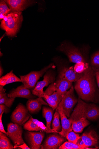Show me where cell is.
<instances>
[{"mask_svg": "<svg viewBox=\"0 0 99 149\" xmlns=\"http://www.w3.org/2000/svg\"><path fill=\"white\" fill-rule=\"evenodd\" d=\"M75 89L79 98L82 100L99 104V88L96 83L95 72L90 64L82 76L76 82Z\"/></svg>", "mask_w": 99, "mask_h": 149, "instance_id": "6da1fadb", "label": "cell"}, {"mask_svg": "<svg viewBox=\"0 0 99 149\" xmlns=\"http://www.w3.org/2000/svg\"><path fill=\"white\" fill-rule=\"evenodd\" d=\"M94 121L99 119V107L94 103H87L80 99L69 119L72 123L81 118Z\"/></svg>", "mask_w": 99, "mask_h": 149, "instance_id": "7a4b0ae2", "label": "cell"}, {"mask_svg": "<svg viewBox=\"0 0 99 149\" xmlns=\"http://www.w3.org/2000/svg\"><path fill=\"white\" fill-rule=\"evenodd\" d=\"M57 50L65 54L70 62L76 63H89L88 54L89 49L82 50L67 42H63L58 47Z\"/></svg>", "mask_w": 99, "mask_h": 149, "instance_id": "3957f363", "label": "cell"}, {"mask_svg": "<svg viewBox=\"0 0 99 149\" xmlns=\"http://www.w3.org/2000/svg\"><path fill=\"white\" fill-rule=\"evenodd\" d=\"M23 20L21 12H11L2 20L1 27L7 36H14L19 31Z\"/></svg>", "mask_w": 99, "mask_h": 149, "instance_id": "277c9868", "label": "cell"}, {"mask_svg": "<svg viewBox=\"0 0 99 149\" xmlns=\"http://www.w3.org/2000/svg\"><path fill=\"white\" fill-rule=\"evenodd\" d=\"M53 61L57 67V79L65 78L70 82H76L82 75L83 73L76 72L74 66H69L66 61L57 58H54Z\"/></svg>", "mask_w": 99, "mask_h": 149, "instance_id": "5b68a950", "label": "cell"}, {"mask_svg": "<svg viewBox=\"0 0 99 149\" xmlns=\"http://www.w3.org/2000/svg\"><path fill=\"white\" fill-rule=\"evenodd\" d=\"M54 66H55L54 63H52L40 71H32L26 75L20 76L22 82L26 88L33 89L39 79Z\"/></svg>", "mask_w": 99, "mask_h": 149, "instance_id": "8992f818", "label": "cell"}, {"mask_svg": "<svg viewBox=\"0 0 99 149\" xmlns=\"http://www.w3.org/2000/svg\"><path fill=\"white\" fill-rule=\"evenodd\" d=\"M74 91V88L72 86L68 91L64 93L60 103L62 107L64 112L69 118L74 107L78 102V99L75 95Z\"/></svg>", "mask_w": 99, "mask_h": 149, "instance_id": "52a82bcc", "label": "cell"}, {"mask_svg": "<svg viewBox=\"0 0 99 149\" xmlns=\"http://www.w3.org/2000/svg\"><path fill=\"white\" fill-rule=\"evenodd\" d=\"M56 74L52 70L49 69L45 73L44 79L42 81L38 82L35 88L32 90V93L38 97H44L45 95L43 91L44 88L47 87L51 84L55 82Z\"/></svg>", "mask_w": 99, "mask_h": 149, "instance_id": "ba28073f", "label": "cell"}, {"mask_svg": "<svg viewBox=\"0 0 99 149\" xmlns=\"http://www.w3.org/2000/svg\"><path fill=\"white\" fill-rule=\"evenodd\" d=\"M31 116L24 105L19 103L12 112L11 120L14 123L22 126L29 120Z\"/></svg>", "mask_w": 99, "mask_h": 149, "instance_id": "9c48e42d", "label": "cell"}, {"mask_svg": "<svg viewBox=\"0 0 99 149\" xmlns=\"http://www.w3.org/2000/svg\"><path fill=\"white\" fill-rule=\"evenodd\" d=\"M73 82L65 78L57 79L55 82L51 84L44 92L45 95H51L55 92L64 93L71 88Z\"/></svg>", "mask_w": 99, "mask_h": 149, "instance_id": "30bf717a", "label": "cell"}, {"mask_svg": "<svg viewBox=\"0 0 99 149\" xmlns=\"http://www.w3.org/2000/svg\"><path fill=\"white\" fill-rule=\"evenodd\" d=\"M7 136L15 145H19L24 143L22 138L23 130L21 126L10 123L8 125Z\"/></svg>", "mask_w": 99, "mask_h": 149, "instance_id": "8fae6325", "label": "cell"}, {"mask_svg": "<svg viewBox=\"0 0 99 149\" xmlns=\"http://www.w3.org/2000/svg\"><path fill=\"white\" fill-rule=\"evenodd\" d=\"M44 132H32L27 131L25 134V138L29 144L30 148L32 149L40 148L42 143L45 137Z\"/></svg>", "mask_w": 99, "mask_h": 149, "instance_id": "7c38bea8", "label": "cell"}, {"mask_svg": "<svg viewBox=\"0 0 99 149\" xmlns=\"http://www.w3.org/2000/svg\"><path fill=\"white\" fill-rule=\"evenodd\" d=\"M81 138L87 149H96L99 148V137L94 129H90L84 132Z\"/></svg>", "mask_w": 99, "mask_h": 149, "instance_id": "4fadbf2b", "label": "cell"}, {"mask_svg": "<svg viewBox=\"0 0 99 149\" xmlns=\"http://www.w3.org/2000/svg\"><path fill=\"white\" fill-rule=\"evenodd\" d=\"M55 132L51 134L42 144L40 149H57L66 141L65 138Z\"/></svg>", "mask_w": 99, "mask_h": 149, "instance_id": "5bb4252c", "label": "cell"}, {"mask_svg": "<svg viewBox=\"0 0 99 149\" xmlns=\"http://www.w3.org/2000/svg\"><path fill=\"white\" fill-rule=\"evenodd\" d=\"M7 95L9 98H14L21 97L33 99L36 97V96L31 93L30 89L26 88L24 84L18 86L16 89H12Z\"/></svg>", "mask_w": 99, "mask_h": 149, "instance_id": "9a60e30c", "label": "cell"}, {"mask_svg": "<svg viewBox=\"0 0 99 149\" xmlns=\"http://www.w3.org/2000/svg\"><path fill=\"white\" fill-rule=\"evenodd\" d=\"M11 12H21L28 7L35 3L34 1L26 0H6Z\"/></svg>", "mask_w": 99, "mask_h": 149, "instance_id": "2e32d148", "label": "cell"}, {"mask_svg": "<svg viewBox=\"0 0 99 149\" xmlns=\"http://www.w3.org/2000/svg\"><path fill=\"white\" fill-rule=\"evenodd\" d=\"M60 114L62 124V130L58 133L62 136L66 138L67 133L70 131L73 130L72 128V122L70 120L63 112L62 107L61 104L59 103L57 107Z\"/></svg>", "mask_w": 99, "mask_h": 149, "instance_id": "e0dca14e", "label": "cell"}, {"mask_svg": "<svg viewBox=\"0 0 99 149\" xmlns=\"http://www.w3.org/2000/svg\"><path fill=\"white\" fill-rule=\"evenodd\" d=\"M26 105L28 111L31 114H35L40 111L42 105L47 106L48 104L42 98L38 97L35 99H29L27 102Z\"/></svg>", "mask_w": 99, "mask_h": 149, "instance_id": "ac0fdd59", "label": "cell"}, {"mask_svg": "<svg viewBox=\"0 0 99 149\" xmlns=\"http://www.w3.org/2000/svg\"><path fill=\"white\" fill-rule=\"evenodd\" d=\"M54 110L52 108L44 107L42 108V115L46 121V133H57L51 128V125Z\"/></svg>", "mask_w": 99, "mask_h": 149, "instance_id": "d6986e66", "label": "cell"}, {"mask_svg": "<svg viewBox=\"0 0 99 149\" xmlns=\"http://www.w3.org/2000/svg\"><path fill=\"white\" fill-rule=\"evenodd\" d=\"M16 82H22V81L21 79L13 73L12 70L0 78V86H3L10 84Z\"/></svg>", "mask_w": 99, "mask_h": 149, "instance_id": "ffe728a7", "label": "cell"}, {"mask_svg": "<svg viewBox=\"0 0 99 149\" xmlns=\"http://www.w3.org/2000/svg\"><path fill=\"white\" fill-rule=\"evenodd\" d=\"M90 123L89 120L84 118H81L75 122L73 123L72 128L76 133L82 132L84 129L89 125Z\"/></svg>", "mask_w": 99, "mask_h": 149, "instance_id": "44dd1931", "label": "cell"}, {"mask_svg": "<svg viewBox=\"0 0 99 149\" xmlns=\"http://www.w3.org/2000/svg\"><path fill=\"white\" fill-rule=\"evenodd\" d=\"M6 135V134L2 132H0V149H14L10 139Z\"/></svg>", "mask_w": 99, "mask_h": 149, "instance_id": "7402d4cb", "label": "cell"}, {"mask_svg": "<svg viewBox=\"0 0 99 149\" xmlns=\"http://www.w3.org/2000/svg\"><path fill=\"white\" fill-rule=\"evenodd\" d=\"M60 115L57 108L56 109L55 112L52 124V129L57 133L61 131L62 128L60 121Z\"/></svg>", "mask_w": 99, "mask_h": 149, "instance_id": "603a6c76", "label": "cell"}, {"mask_svg": "<svg viewBox=\"0 0 99 149\" xmlns=\"http://www.w3.org/2000/svg\"><path fill=\"white\" fill-rule=\"evenodd\" d=\"M89 63L92 69L95 72H99V50L92 54Z\"/></svg>", "mask_w": 99, "mask_h": 149, "instance_id": "cb8c5ba5", "label": "cell"}, {"mask_svg": "<svg viewBox=\"0 0 99 149\" xmlns=\"http://www.w3.org/2000/svg\"><path fill=\"white\" fill-rule=\"evenodd\" d=\"M24 128L29 131L36 132L38 131H44V130L39 127L32 120V116H31L29 120L23 125Z\"/></svg>", "mask_w": 99, "mask_h": 149, "instance_id": "d4e9b609", "label": "cell"}, {"mask_svg": "<svg viewBox=\"0 0 99 149\" xmlns=\"http://www.w3.org/2000/svg\"><path fill=\"white\" fill-rule=\"evenodd\" d=\"M11 12L10 9L5 1H0V19L2 20L4 17Z\"/></svg>", "mask_w": 99, "mask_h": 149, "instance_id": "484cf974", "label": "cell"}, {"mask_svg": "<svg viewBox=\"0 0 99 149\" xmlns=\"http://www.w3.org/2000/svg\"><path fill=\"white\" fill-rule=\"evenodd\" d=\"M74 131L69 132L67 134L66 138L69 142L76 144L78 140L81 137L79 134L75 133Z\"/></svg>", "mask_w": 99, "mask_h": 149, "instance_id": "4316f807", "label": "cell"}, {"mask_svg": "<svg viewBox=\"0 0 99 149\" xmlns=\"http://www.w3.org/2000/svg\"><path fill=\"white\" fill-rule=\"evenodd\" d=\"M59 149H84L83 147L77 144L69 142H66L62 145Z\"/></svg>", "mask_w": 99, "mask_h": 149, "instance_id": "83f0119b", "label": "cell"}, {"mask_svg": "<svg viewBox=\"0 0 99 149\" xmlns=\"http://www.w3.org/2000/svg\"><path fill=\"white\" fill-rule=\"evenodd\" d=\"M64 93H62L58 91H55L51 95L49 96L45 95L44 96L59 104L62 101Z\"/></svg>", "mask_w": 99, "mask_h": 149, "instance_id": "f1b7e54d", "label": "cell"}, {"mask_svg": "<svg viewBox=\"0 0 99 149\" xmlns=\"http://www.w3.org/2000/svg\"><path fill=\"white\" fill-rule=\"evenodd\" d=\"M15 98H9L6 94L2 97L0 98V104H4L8 107H10L14 101Z\"/></svg>", "mask_w": 99, "mask_h": 149, "instance_id": "f546056e", "label": "cell"}, {"mask_svg": "<svg viewBox=\"0 0 99 149\" xmlns=\"http://www.w3.org/2000/svg\"><path fill=\"white\" fill-rule=\"evenodd\" d=\"M90 64V63H76L74 66L75 71L78 73H83L87 68V66Z\"/></svg>", "mask_w": 99, "mask_h": 149, "instance_id": "4dcf8cb0", "label": "cell"}, {"mask_svg": "<svg viewBox=\"0 0 99 149\" xmlns=\"http://www.w3.org/2000/svg\"><path fill=\"white\" fill-rule=\"evenodd\" d=\"M42 98L44 99L46 101V102L48 104V105L51 107L54 111L58 107L59 104L57 102L50 99L45 96H44V97Z\"/></svg>", "mask_w": 99, "mask_h": 149, "instance_id": "1f68e13d", "label": "cell"}, {"mask_svg": "<svg viewBox=\"0 0 99 149\" xmlns=\"http://www.w3.org/2000/svg\"><path fill=\"white\" fill-rule=\"evenodd\" d=\"M32 120L39 127L43 130L45 132H46V133L47 127L43 123L39 121L37 119L33 118L32 117Z\"/></svg>", "mask_w": 99, "mask_h": 149, "instance_id": "d6a6232c", "label": "cell"}, {"mask_svg": "<svg viewBox=\"0 0 99 149\" xmlns=\"http://www.w3.org/2000/svg\"><path fill=\"white\" fill-rule=\"evenodd\" d=\"M9 111L8 107L4 104L0 105V115L3 112L6 113H8Z\"/></svg>", "mask_w": 99, "mask_h": 149, "instance_id": "836d02e7", "label": "cell"}, {"mask_svg": "<svg viewBox=\"0 0 99 149\" xmlns=\"http://www.w3.org/2000/svg\"><path fill=\"white\" fill-rule=\"evenodd\" d=\"M3 113H4L3 112L0 115V131L7 135V132L5 130L2 123V117Z\"/></svg>", "mask_w": 99, "mask_h": 149, "instance_id": "e575fe53", "label": "cell"}, {"mask_svg": "<svg viewBox=\"0 0 99 149\" xmlns=\"http://www.w3.org/2000/svg\"><path fill=\"white\" fill-rule=\"evenodd\" d=\"M14 149L18 148V149H30V148L28 147L25 143L19 145H15L14 146Z\"/></svg>", "mask_w": 99, "mask_h": 149, "instance_id": "d590c367", "label": "cell"}, {"mask_svg": "<svg viewBox=\"0 0 99 149\" xmlns=\"http://www.w3.org/2000/svg\"><path fill=\"white\" fill-rule=\"evenodd\" d=\"M3 86H0V98L2 97L6 94L5 92L6 90L4 88Z\"/></svg>", "mask_w": 99, "mask_h": 149, "instance_id": "8d00e7d4", "label": "cell"}, {"mask_svg": "<svg viewBox=\"0 0 99 149\" xmlns=\"http://www.w3.org/2000/svg\"><path fill=\"white\" fill-rule=\"evenodd\" d=\"M76 144L83 147L84 149H87V148L85 146L84 143L81 137L78 140Z\"/></svg>", "mask_w": 99, "mask_h": 149, "instance_id": "74e56055", "label": "cell"}, {"mask_svg": "<svg viewBox=\"0 0 99 149\" xmlns=\"http://www.w3.org/2000/svg\"><path fill=\"white\" fill-rule=\"evenodd\" d=\"M95 76L97 84L99 88V72H95Z\"/></svg>", "mask_w": 99, "mask_h": 149, "instance_id": "f35d334b", "label": "cell"}, {"mask_svg": "<svg viewBox=\"0 0 99 149\" xmlns=\"http://www.w3.org/2000/svg\"><path fill=\"white\" fill-rule=\"evenodd\" d=\"M3 70L1 67V66H0V77H1L2 75H3Z\"/></svg>", "mask_w": 99, "mask_h": 149, "instance_id": "ab89813d", "label": "cell"}, {"mask_svg": "<svg viewBox=\"0 0 99 149\" xmlns=\"http://www.w3.org/2000/svg\"><path fill=\"white\" fill-rule=\"evenodd\" d=\"M2 55H3V54L1 53V55H0V56H1V57L2 56H3L2 55Z\"/></svg>", "mask_w": 99, "mask_h": 149, "instance_id": "60d3db41", "label": "cell"}]
</instances>
